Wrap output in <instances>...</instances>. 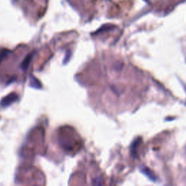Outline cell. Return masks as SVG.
<instances>
[{
    "instance_id": "1",
    "label": "cell",
    "mask_w": 186,
    "mask_h": 186,
    "mask_svg": "<svg viewBox=\"0 0 186 186\" xmlns=\"http://www.w3.org/2000/svg\"><path fill=\"white\" fill-rule=\"evenodd\" d=\"M18 96L15 94H11L10 95H8L6 98L4 99L2 101V106H8L9 104H10L11 103H13L14 101L17 100Z\"/></svg>"
}]
</instances>
